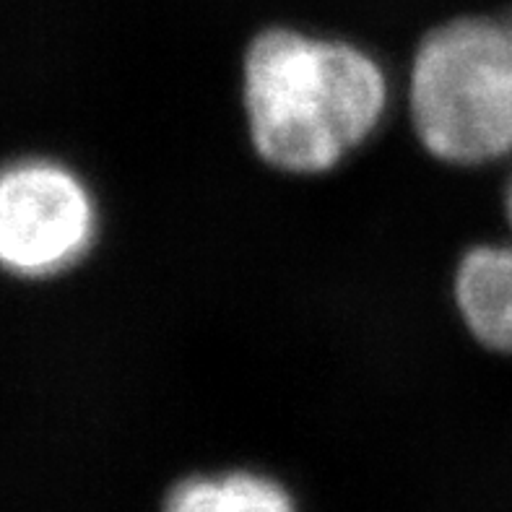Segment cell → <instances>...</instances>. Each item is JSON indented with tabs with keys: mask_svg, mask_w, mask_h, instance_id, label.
Wrapping results in <instances>:
<instances>
[{
	"mask_svg": "<svg viewBox=\"0 0 512 512\" xmlns=\"http://www.w3.org/2000/svg\"><path fill=\"white\" fill-rule=\"evenodd\" d=\"M453 305L476 344L512 357V237L468 247L453 273Z\"/></svg>",
	"mask_w": 512,
	"mask_h": 512,
	"instance_id": "obj_4",
	"label": "cell"
},
{
	"mask_svg": "<svg viewBox=\"0 0 512 512\" xmlns=\"http://www.w3.org/2000/svg\"><path fill=\"white\" fill-rule=\"evenodd\" d=\"M505 16H507V21H510V26H512V8H510V11H505Z\"/></svg>",
	"mask_w": 512,
	"mask_h": 512,
	"instance_id": "obj_7",
	"label": "cell"
},
{
	"mask_svg": "<svg viewBox=\"0 0 512 512\" xmlns=\"http://www.w3.org/2000/svg\"><path fill=\"white\" fill-rule=\"evenodd\" d=\"M159 512H299V507L276 476L253 468H227L175 481Z\"/></svg>",
	"mask_w": 512,
	"mask_h": 512,
	"instance_id": "obj_5",
	"label": "cell"
},
{
	"mask_svg": "<svg viewBox=\"0 0 512 512\" xmlns=\"http://www.w3.org/2000/svg\"><path fill=\"white\" fill-rule=\"evenodd\" d=\"M242 115L266 167L297 177L338 169L383 128L393 86L367 47L271 26L242 55Z\"/></svg>",
	"mask_w": 512,
	"mask_h": 512,
	"instance_id": "obj_1",
	"label": "cell"
},
{
	"mask_svg": "<svg viewBox=\"0 0 512 512\" xmlns=\"http://www.w3.org/2000/svg\"><path fill=\"white\" fill-rule=\"evenodd\" d=\"M406 102L414 136L448 167L512 156V26L500 16H458L416 45Z\"/></svg>",
	"mask_w": 512,
	"mask_h": 512,
	"instance_id": "obj_2",
	"label": "cell"
},
{
	"mask_svg": "<svg viewBox=\"0 0 512 512\" xmlns=\"http://www.w3.org/2000/svg\"><path fill=\"white\" fill-rule=\"evenodd\" d=\"M505 216H507V224H510V234H512V175L507 180V188H505Z\"/></svg>",
	"mask_w": 512,
	"mask_h": 512,
	"instance_id": "obj_6",
	"label": "cell"
},
{
	"mask_svg": "<svg viewBox=\"0 0 512 512\" xmlns=\"http://www.w3.org/2000/svg\"><path fill=\"white\" fill-rule=\"evenodd\" d=\"M102 211L78 169L47 154L0 164V273L50 281L71 273L97 245Z\"/></svg>",
	"mask_w": 512,
	"mask_h": 512,
	"instance_id": "obj_3",
	"label": "cell"
}]
</instances>
